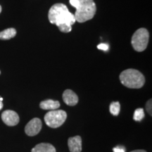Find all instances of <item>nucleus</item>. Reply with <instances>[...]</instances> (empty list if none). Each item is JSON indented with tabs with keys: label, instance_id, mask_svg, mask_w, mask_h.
Masks as SVG:
<instances>
[{
	"label": "nucleus",
	"instance_id": "obj_17",
	"mask_svg": "<svg viewBox=\"0 0 152 152\" xmlns=\"http://www.w3.org/2000/svg\"><path fill=\"white\" fill-rule=\"evenodd\" d=\"M113 152H125V148L123 147H117L113 149Z\"/></svg>",
	"mask_w": 152,
	"mask_h": 152
},
{
	"label": "nucleus",
	"instance_id": "obj_8",
	"mask_svg": "<svg viewBox=\"0 0 152 152\" xmlns=\"http://www.w3.org/2000/svg\"><path fill=\"white\" fill-rule=\"evenodd\" d=\"M63 100L67 105L74 106L78 103V96L71 90H66L63 93Z\"/></svg>",
	"mask_w": 152,
	"mask_h": 152
},
{
	"label": "nucleus",
	"instance_id": "obj_20",
	"mask_svg": "<svg viewBox=\"0 0 152 152\" xmlns=\"http://www.w3.org/2000/svg\"><path fill=\"white\" fill-rule=\"evenodd\" d=\"M2 108H3V103H2V102H1V101H0V110L2 109Z\"/></svg>",
	"mask_w": 152,
	"mask_h": 152
},
{
	"label": "nucleus",
	"instance_id": "obj_23",
	"mask_svg": "<svg viewBox=\"0 0 152 152\" xmlns=\"http://www.w3.org/2000/svg\"><path fill=\"white\" fill-rule=\"evenodd\" d=\"M0 74H1V71H0Z\"/></svg>",
	"mask_w": 152,
	"mask_h": 152
},
{
	"label": "nucleus",
	"instance_id": "obj_22",
	"mask_svg": "<svg viewBox=\"0 0 152 152\" xmlns=\"http://www.w3.org/2000/svg\"><path fill=\"white\" fill-rule=\"evenodd\" d=\"M0 101H1V102H2V101H3V98L0 97Z\"/></svg>",
	"mask_w": 152,
	"mask_h": 152
},
{
	"label": "nucleus",
	"instance_id": "obj_14",
	"mask_svg": "<svg viewBox=\"0 0 152 152\" xmlns=\"http://www.w3.org/2000/svg\"><path fill=\"white\" fill-rule=\"evenodd\" d=\"M144 118V109L142 108L137 109L134 113V116L133 118L135 121H141Z\"/></svg>",
	"mask_w": 152,
	"mask_h": 152
},
{
	"label": "nucleus",
	"instance_id": "obj_18",
	"mask_svg": "<svg viewBox=\"0 0 152 152\" xmlns=\"http://www.w3.org/2000/svg\"><path fill=\"white\" fill-rule=\"evenodd\" d=\"M70 4L73 6V7H75L76 9L77 7V6H78V0H70Z\"/></svg>",
	"mask_w": 152,
	"mask_h": 152
},
{
	"label": "nucleus",
	"instance_id": "obj_9",
	"mask_svg": "<svg viewBox=\"0 0 152 152\" xmlns=\"http://www.w3.org/2000/svg\"><path fill=\"white\" fill-rule=\"evenodd\" d=\"M68 145L71 152H81L82 138L80 136H75L68 139Z\"/></svg>",
	"mask_w": 152,
	"mask_h": 152
},
{
	"label": "nucleus",
	"instance_id": "obj_6",
	"mask_svg": "<svg viewBox=\"0 0 152 152\" xmlns=\"http://www.w3.org/2000/svg\"><path fill=\"white\" fill-rule=\"evenodd\" d=\"M42 128L41 120L38 118H34L28 123L25 128V132L28 136H35L40 132Z\"/></svg>",
	"mask_w": 152,
	"mask_h": 152
},
{
	"label": "nucleus",
	"instance_id": "obj_2",
	"mask_svg": "<svg viewBox=\"0 0 152 152\" xmlns=\"http://www.w3.org/2000/svg\"><path fill=\"white\" fill-rule=\"evenodd\" d=\"M120 80L124 86L132 89H140L144 86L145 78L141 72L136 69L125 70L120 75Z\"/></svg>",
	"mask_w": 152,
	"mask_h": 152
},
{
	"label": "nucleus",
	"instance_id": "obj_10",
	"mask_svg": "<svg viewBox=\"0 0 152 152\" xmlns=\"http://www.w3.org/2000/svg\"><path fill=\"white\" fill-rule=\"evenodd\" d=\"M39 107L43 110H56L60 107V103L58 101H55L52 99H47L40 102Z\"/></svg>",
	"mask_w": 152,
	"mask_h": 152
},
{
	"label": "nucleus",
	"instance_id": "obj_19",
	"mask_svg": "<svg viewBox=\"0 0 152 152\" xmlns=\"http://www.w3.org/2000/svg\"><path fill=\"white\" fill-rule=\"evenodd\" d=\"M130 152H147L145 150H142V149H138V150H134V151H132Z\"/></svg>",
	"mask_w": 152,
	"mask_h": 152
},
{
	"label": "nucleus",
	"instance_id": "obj_4",
	"mask_svg": "<svg viewBox=\"0 0 152 152\" xmlns=\"http://www.w3.org/2000/svg\"><path fill=\"white\" fill-rule=\"evenodd\" d=\"M149 39V31L146 28H142L136 30L132 35L131 44L134 50L138 52H141L147 49Z\"/></svg>",
	"mask_w": 152,
	"mask_h": 152
},
{
	"label": "nucleus",
	"instance_id": "obj_5",
	"mask_svg": "<svg viewBox=\"0 0 152 152\" xmlns=\"http://www.w3.org/2000/svg\"><path fill=\"white\" fill-rule=\"evenodd\" d=\"M67 113L63 110H53L49 111L45 115V122L47 126L52 128H57L61 126L66 121Z\"/></svg>",
	"mask_w": 152,
	"mask_h": 152
},
{
	"label": "nucleus",
	"instance_id": "obj_16",
	"mask_svg": "<svg viewBox=\"0 0 152 152\" xmlns=\"http://www.w3.org/2000/svg\"><path fill=\"white\" fill-rule=\"evenodd\" d=\"M97 48L99 49H101V50L107 51L109 49V47L107 44H100L97 46Z\"/></svg>",
	"mask_w": 152,
	"mask_h": 152
},
{
	"label": "nucleus",
	"instance_id": "obj_15",
	"mask_svg": "<svg viewBox=\"0 0 152 152\" xmlns=\"http://www.w3.org/2000/svg\"><path fill=\"white\" fill-rule=\"evenodd\" d=\"M146 110H147V113L151 116L152 113H151V99H150L147 102V104H146Z\"/></svg>",
	"mask_w": 152,
	"mask_h": 152
},
{
	"label": "nucleus",
	"instance_id": "obj_21",
	"mask_svg": "<svg viewBox=\"0 0 152 152\" xmlns=\"http://www.w3.org/2000/svg\"><path fill=\"white\" fill-rule=\"evenodd\" d=\"M1 10H2V8H1V5H0V14H1Z\"/></svg>",
	"mask_w": 152,
	"mask_h": 152
},
{
	"label": "nucleus",
	"instance_id": "obj_12",
	"mask_svg": "<svg viewBox=\"0 0 152 152\" xmlns=\"http://www.w3.org/2000/svg\"><path fill=\"white\" fill-rule=\"evenodd\" d=\"M16 35V30L11 28L0 32V39L1 40H8L14 37Z\"/></svg>",
	"mask_w": 152,
	"mask_h": 152
},
{
	"label": "nucleus",
	"instance_id": "obj_3",
	"mask_svg": "<svg viewBox=\"0 0 152 152\" xmlns=\"http://www.w3.org/2000/svg\"><path fill=\"white\" fill-rule=\"evenodd\" d=\"M78 6L76 8L75 20L78 23H85L93 18L96 11L94 0H78Z\"/></svg>",
	"mask_w": 152,
	"mask_h": 152
},
{
	"label": "nucleus",
	"instance_id": "obj_1",
	"mask_svg": "<svg viewBox=\"0 0 152 152\" xmlns=\"http://www.w3.org/2000/svg\"><path fill=\"white\" fill-rule=\"evenodd\" d=\"M48 18L49 22L57 26L61 24H67L69 26L75 23V16L68 11L67 7L61 3L55 4L49 11Z\"/></svg>",
	"mask_w": 152,
	"mask_h": 152
},
{
	"label": "nucleus",
	"instance_id": "obj_7",
	"mask_svg": "<svg viewBox=\"0 0 152 152\" xmlns=\"http://www.w3.org/2000/svg\"><path fill=\"white\" fill-rule=\"evenodd\" d=\"M1 120L8 126H15L18 124L20 118L16 112L11 110H7L1 113Z\"/></svg>",
	"mask_w": 152,
	"mask_h": 152
},
{
	"label": "nucleus",
	"instance_id": "obj_13",
	"mask_svg": "<svg viewBox=\"0 0 152 152\" xmlns=\"http://www.w3.org/2000/svg\"><path fill=\"white\" fill-rule=\"evenodd\" d=\"M120 110H121V104L118 102H113L110 104L109 111L112 115L116 116L119 114Z\"/></svg>",
	"mask_w": 152,
	"mask_h": 152
},
{
	"label": "nucleus",
	"instance_id": "obj_11",
	"mask_svg": "<svg viewBox=\"0 0 152 152\" xmlns=\"http://www.w3.org/2000/svg\"><path fill=\"white\" fill-rule=\"evenodd\" d=\"M31 152H56V149L49 143H40L37 144Z\"/></svg>",
	"mask_w": 152,
	"mask_h": 152
}]
</instances>
